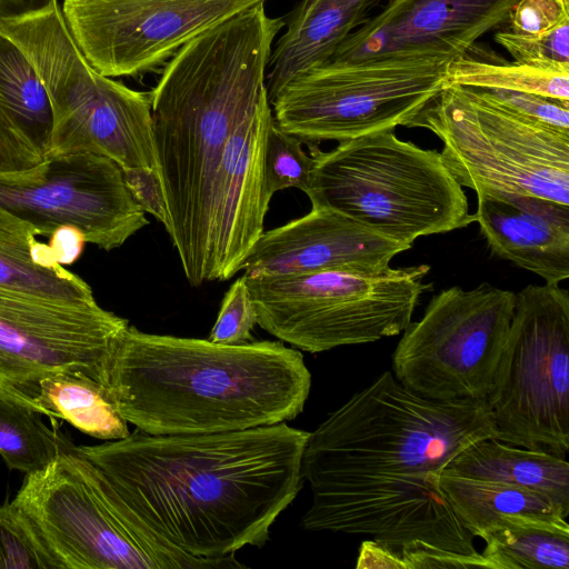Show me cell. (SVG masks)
<instances>
[{
  "label": "cell",
  "mask_w": 569,
  "mask_h": 569,
  "mask_svg": "<svg viewBox=\"0 0 569 569\" xmlns=\"http://www.w3.org/2000/svg\"><path fill=\"white\" fill-rule=\"evenodd\" d=\"M309 432L286 422L199 435L129 436L76 449L178 549L234 559L262 547L299 493Z\"/></svg>",
  "instance_id": "6da1fadb"
},
{
  "label": "cell",
  "mask_w": 569,
  "mask_h": 569,
  "mask_svg": "<svg viewBox=\"0 0 569 569\" xmlns=\"http://www.w3.org/2000/svg\"><path fill=\"white\" fill-rule=\"evenodd\" d=\"M264 3L183 44L150 91L164 228L193 287L210 282L212 203L230 139L266 88L273 42L286 24L269 17Z\"/></svg>",
  "instance_id": "7a4b0ae2"
},
{
  "label": "cell",
  "mask_w": 569,
  "mask_h": 569,
  "mask_svg": "<svg viewBox=\"0 0 569 569\" xmlns=\"http://www.w3.org/2000/svg\"><path fill=\"white\" fill-rule=\"evenodd\" d=\"M310 387L301 352L282 341L228 346L130 325L116 346L107 383L121 417L149 435L286 422L303 410Z\"/></svg>",
  "instance_id": "3957f363"
},
{
  "label": "cell",
  "mask_w": 569,
  "mask_h": 569,
  "mask_svg": "<svg viewBox=\"0 0 569 569\" xmlns=\"http://www.w3.org/2000/svg\"><path fill=\"white\" fill-rule=\"evenodd\" d=\"M0 31L28 57L52 109L44 158L92 153L114 161L129 190L161 189L150 92L99 73L84 58L58 0H0Z\"/></svg>",
  "instance_id": "277c9868"
},
{
  "label": "cell",
  "mask_w": 569,
  "mask_h": 569,
  "mask_svg": "<svg viewBox=\"0 0 569 569\" xmlns=\"http://www.w3.org/2000/svg\"><path fill=\"white\" fill-rule=\"evenodd\" d=\"M497 433L486 400H430L385 371L309 432L302 476L440 473L463 448Z\"/></svg>",
  "instance_id": "5b68a950"
},
{
  "label": "cell",
  "mask_w": 569,
  "mask_h": 569,
  "mask_svg": "<svg viewBox=\"0 0 569 569\" xmlns=\"http://www.w3.org/2000/svg\"><path fill=\"white\" fill-rule=\"evenodd\" d=\"M313 159L305 192L311 207L340 212L409 249L420 237L473 222L462 187L435 149L379 130L330 151L310 146Z\"/></svg>",
  "instance_id": "8992f818"
},
{
  "label": "cell",
  "mask_w": 569,
  "mask_h": 569,
  "mask_svg": "<svg viewBox=\"0 0 569 569\" xmlns=\"http://www.w3.org/2000/svg\"><path fill=\"white\" fill-rule=\"evenodd\" d=\"M11 502L30 519L58 569L243 567L236 559L197 558L171 545L76 447L26 475Z\"/></svg>",
  "instance_id": "52a82bcc"
},
{
  "label": "cell",
  "mask_w": 569,
  "mask_h": 569,
  "mask_svg": "<svg viewBox=\"0 0 569 569\" xmlns=\"http://www.w3.org/2000/svg\"><path fill=\"white\" fill-rule=\"evenodd\" d=\"M428 264L376 273L326 270L278 276L243 273L257 325L282 342L311 353L375 342L410 323Z\"/></svg>",
  "instance_id": "ba28073f"
},
{
  "label": "cell",
  "mask_w": 569,
  "mask_h": 569,
  "mask_svg": "<svg viewBox=\"0 0 569 569\" xmlns=\"http://www.w3.org/2000/svg\"><path fill=\"white\" fill-rule=\"evenodd\" d=\"M415 127L441 141L461 187L538 196L569 206V133L522 118L473 88L447 84Z\"/></svg>",
  "instance_id": "9c48e42d"
},
{
  "label": "cell",
  "mask_w": 569,
  "mask_h": 569,
  "mask_svg": "<svg viewBox=\"0 0 569 569\" xmlns=\"http://www.w3.org/2000/svg\"><path fill=\"white\" fill-rule=\"evenodd\" d=\"M443 57L327 63L295 78L272 100L276 123L310 146L343 142L415 123L447 86Z\"/></svg>",
  "instance_id": "30bf717a"
},
{
  "label": "cell",
  "mask_w": 569,
  "mask_h": 569,
  "mask_svg": "<svg viewBox=\"0 0 569 569\" xmlns=\"http://www.w3.org/2000/svg\"><path fill=\"white\" fill-rule=\"evenodd\" d=\"M499 441L565 458L569 450V292L529 284L516 293L486 399Z\"/></svg>",
  "instance_id": "8fae6325"
},
{
  "label": "cell",
  "mask_w": 569,
  "mask_h": 569,
  "mask_svg": "<svg viewBox=\"0 0 569 569\" xmlns=\"http://www.w3.org/2000/svg\"><path fill=\"white\" fill-rule=\"evenodd\" d=\"M515 305L513 291L488 282L440 291L402 331L392 353L395 378L435 401L486 400Z\"/></svg>",
  "instance_id": "7c38bea8"
},
{
  "label": "cell",
  "mask_w": 569,
  "mask_h": 569,
  "mask_svg": "<svg viewBox=\"0 0 569 569\" xmlns=\"http://www.w3.org/2000/svg\"><path fill=\"white\" fill-rule=\"evenodd\" d=\"M440 473H328L307 477L308 531L366 535L398 551L438 548L480 556L439 487Z\"/></svg>",
  "instance_id": "4fadbf2b"
},
{
  "label": "cell",
  "mask_w": 569,
  "mask_h": 569,
  "mask_svg": "<svg viewBox=\"0 0 569 569\" xmlns=\"http://www.w3.org/2000/svg\"><path fill=\"white\" fill-rule=\"evenodd\" d=\"M127 319L94 302L47 299L0 289V383L26 406L36 386L80 372L107 387Z\"/></svg>",
  "instance_id": "5bb4252c"
},
{
  "label": "cell",
  "mask_w": 569,
  "mask_h": 569,
  "mask_svg": "<svg viewBox=\"0 0 569 569\" xmlns=\"http://www.w3.org/2000/svg\"><path fill=\"white\" fill-rule=\"evenodd\" d=\"M266 0H62V13L88 62L109 78L142 76L188 41Z\"/></svg>",
  "instance_id": "9a60e30c"
},
{
  "label": "cell",
  "mask_w": 569,
  "mask_h": 569,
  "mask_svg": "<svg viewBox=\"0 0 569 569\" xmlns=\"http://www.w3.org/2000/svg\"><path fill=\"white\" fill-rule=\"evenodd\" d=\"M0 206L50 237L59 227L79 229L87 243L110 251L149 224L111 159L77 153L44 158L18 177H0Z\"/></svg>",
  "instance_id": "2e32d148"
},
{
  "label": "cell",
  "mask_w": 569,
  "mask_h": 569,
  "mask_svg": "<svg viewBox=\"0 0 569 569\" xmlns=\"http://www.w3.org/2000/svg\"><path fill=\"white\" fill-rule=\"evenodd\" d=\"M518 0H389L339 47L328 63L392 57L465 54L492 29L507 24Z\"/></svg>",
  "instance_id": "e0dca14e"
},
{
  "label": "cell",
  "mask_w": 569,
  "mask_h": 569,
  "mask_svg": "<svg viewBox=\"0 0 569 569\" xmlns=\"http://www.w3.org/2000/svg\"><path fill=\"white\" fill-rule=\"evenodd\" d=\"M273 120L267 89L253 111L233 132L218 177L210 230V281H224L241 271L263 233L272 194L264 174V149Z\"/></svg>",
  "instance_id": "ac0fdd59"
},
{
  "label": "cell",
  "mask_w": 569,
  "mask_h": 569,
  "mask_svg": "<svg viewBox=\"0 0 569 569\" xmlns=\"http://www.w3.org/2000/svg\"><path fill=\"white\" fill-rule=\"evenodd\" d=\"M408 249L340 212L312 207L307 214L263 231L241 271L248 276L326 270L376 273Z\"/></svg>",
  "instance_id": "d6986e66"
},
{
  "label": "cell",
  "mask_w": 569,
  "mask_h": 569,
  "mask_svg": "<svg viewBox=\"0 0 569 569\" xmlns=\"http://www.w3.org/2000/svg\"><path fill=\"white\" fill-rule=\"evenodd\" d=\"M472 214L491 252L546 283L569 278V206L538 196L481 188Z\"/></svg>",
  "instance_id": "ffe728a7"
},
{
  "label": "cell",
  "mask_w": 569,
  "mask_h": 569,
  "mask_svg": "<svg viewBox=\"0 0 569 569\" xmlns=\"http://www.w3.org/2000/svg\"><path fill=\"white\" fill-rule=\"evenodd\" d=\"M381 0H301L272 47L266 89L270 103L295 78L327 64Z\"/></svg>",
  "instance_id": "44dd1931"
},
{
  "label": "cell",
  "mask_w": 569,
  "mask_h": 569,
  "mask_svg": "<svg viewBox=\"0 0 569 569\" xmlns=\"http://www.w3.org/2000/svg\"><path fill=\"white\" fill-rule=\"evenodd\" d=\"M0 206V289L71 302H94L91 287L59 264L49 243Z\"/></svg>",
  "instance_id": "7402d4cb"
},
{
  "label": "cell",
  "mask_w": 569,
  "mask_h": 569,
  "mask_svg": "<svg viewBox=\"0 0 569 569\" xmlns=\"http://www.w3.org/2000/svg\"><path fill=\"white\" fill-rule=\"evenodd\" d=\"M442 471L536 491L569 515V463L557 455L485 438L463 448Z\"/></svg>",
  "instance_id": "603a6c76"
},
{
  "label": "cell",
  "mask_w": 569,
  "mask_h": 569,
  "mask_svg": "<svg viewBox=\"0 0 569 569\" xmlns=\"http://www.w3.org/2000/svg\"><path fill=\"white\" fill-rule=\"evenodd\" d=\"M438 482L460 523L473 537L483 539L496 527L513 519L569 527L568 513L536 491L445 471L440 472Z\"/></svg>",
  "instance_id": "cb8c5ba5"
},
{
  "label": "cell",
  "mask_w": 569,
  "mask_h": 569,
  "mask_svg": "<svg viewBox=\"0 0 569 569\" xmlns=\"http://www.w3.org/2000/svg\"><path fill=\"white\" fill-rule=\"evenodd\" d=\"M27 405L51 420L62 419L101 440H118L130 433L107 387L80 372H58L42 378Z\"/></svg>",
  "instance_id": "d4e9b609"
},
{
  "label": "cell",
  "mask_w": 569,
  "mask_h": 569,
  "mask_svg": "<svg viewBox=\"0 0 569 569\" xmlns=\"http://www.w3.org/2000/svg\"><path fill=\"white\" fill-rule=\"evenodd\" d=\"M0 117L46 157L52 128L47 89L24 52L1 31Z\"/></svg>",
  "instance_id": "484cf974"
},
{
  "label": "cell",
  "mask_w": 569,
  "mask_h": 569,
  "mask_svg": "<svg viewBox=\"0 0 569 569\" xmlns=\"http://www.w3.org/2000/svg\"><path fill=\"white\" fill-rule=\"evenodd\" d=\"M482 540L492 569H569V527L513 519Z\"/></svg>",
  "instance_id": "4316f807"
},
{
  "label": "cell",
  "mask_w": 569,
  "mask_h": 569,
  "mask_svg": "<svg viewBox=\"0 0 569 569\" xmlns=\"http://www.w3.org/2000/svg\"><path fill=\"white\" fill-rule=\"evenodd\" d=\"M477 58L468 51L450 60L447 84L535 93L569 101V70L543 68L498 58Z\"/></svg>",
  "instance_id": "83f0119b"
},
{
  "label": "cell",
  "mask_w": 569,
  "mask_h": 569,
  "mask_svg": "<svg viewBox=\"0 0 569 569\" xmlns=\"http://www.w3.org/2000/svg\"><path fill=\"white\" fill-rule=\"evenodd\" d=\"M41 413L9 395H0V456L10 470H42L74 449L64 435L47 427Z\"/></svg>",
  "instance_id": "f1b7e54d"
},
{
  "label": "cell",
  "mask_w": 569,
  "mask_h": 569,
  "mask_svg": "<svg viewBox=\"0 0 569 569\" xmlns=\"http://www.w3.org/2000/svg\"><path fill=\"white\" fill-rule=\"evenodd\" d=\"M0 569H58L30 519L13 502L0 506Z\"/></svg>",
  "instance_id": "f546056e"
},
{
  "label": "cell",
  "mask_w": 569,
  "mask_h": 569,
  "mask_svg": "<svg viewBox=\"0 0 569 569\" xmlns=\"http://www.w3.org/2000/svg\"><path fill=\"white\" fill-rule=\"evenodd\" d=\"M313 159L302 148V141L284 132L272 120L266 140L264 174L269 192L298 188L306 192Z\"/></svg>",
  "instance_id": "4dcf8cb0"
},
{
  "label": "cell",
  "mask_w": 569,
  "mask_h": 569,
  "mask_svg": "<svg viewBox=\"0 0 569 569\" xmlns=\"http://www.w3.org/2000/svg\"><path fill=\"white\" fill-rule=\"evenodd\" d=\"M516 62L569 70V22L540 36H518L509 30L495 34Z\"/></svg>",
  "instance_id": "1f68e13d"
},
{
  "label": "cell",
  "mask_w": 569,
  "mask_h": 569,
  "mask_svg": "<svg viewBox=\"0 0 569 569\" xmlns=\"http://www.w3.org/2000/svg\"><path fill=\"white\" fill-rule=\"evenodd\" d=\"M257 311L243 274L224 293L221 307L208 340L228 346L252 341Z\"/></svg>",
  "instance_id": "d6a6232c"
},
{
  "label": "cell",
  "mask_w": 569,
  "mask_h": 569,
  "mask_svg": "<svg viewBox=\"0 0 569 569\" xmlns=\"http://www.w3.org/2000/svg\"><path fill=\"white\" fill-rule=\"evenodd\" d=\"M473 89L485 99L522 118L569 133V101L519 91Z\"/></svg>",
  "instance_id": "836d02e7"
},
{
  "label": "cell",
  "mask_w": 569,
  "mask_h": 569,
  "mask_svg": "<svg viewBox=\"0 0 569 569\" xmlns=\"http://www.w3.org/2000/svg\"><path fill=\"white\" fill-rule=\"evenodd\" d=\"M569 22V0H518L508 16L509 31L540 36Z\"/></svg>",
  "instance_id": "e575fe53"
},
{
  "label": "cell",
  "mask_w": 569,
  "mask_h": 569,
  "mask_svg": "<svg viewBox=\"0 0 569 569\" xmlns=\"http://www.w3.org/2000/svg\"><path fill=\"white\" fill-rule=\"evenodd\" d=\"M44 158L0 117V177H18L39 167Z\"/></svg>",
  "instance_id": "d590c367"
},
{
  "label": "cell",
  "mask_w": 569,
  "mask_h": 569,
  "mask_svg": "<svg viewBox=\"0 0 569 569\" xmlns=\"http://www.w3.org/2000/svg\"><path fill=\"white\" fill-rule=\"evenodd\" d=\"M357 569H407L400 552L376 540L362 541Z\"/></svg>",
  "instance_id": "8d00e7d4"
},
{
  "label": "cell",
  "mask_w": 569,
  "mask_h": 569,
  "mask_svg": "<svg viewBox=\"0 0 569 569\" xmlns=\"http://www.w3.org/2000/svg\"><path fill=\"white\" fill-rule=\"evenodd\" d=\"M86 243L84 234L70 226L57 228L49 237L54 259L63 267L74 263L81 257Z\"/></svg>",
  "instance_id": "74e56055"
},
{
  "label": "cell",
  "mask_w": 569,
  "mask_h": 569,
  "mask_svg": "<svg viewBox=\"0 0 569 569\" xmlns=\"http://www.w3.org/2000/svg\"><path fill=\"white\" fill-rule=\"evenodd\" d=\"M0 395H9V396H11V397L16 398L17 400H19V399H18V396H17L14 392L10 391L8 388H6V387H4L3 385H1V383H0Z\"/></svg>",
  "instance_id": "f35d334b"
}]
</instances>
